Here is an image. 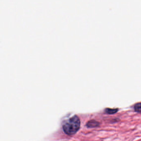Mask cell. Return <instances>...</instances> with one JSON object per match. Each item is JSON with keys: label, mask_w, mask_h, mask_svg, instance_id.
Segmentation results:
<instances>
[{"label": "cell", "mask_w": 141, "mask_h": 141, "mask_svg": "<svg viewBox=\"0 0 141 141\" xmlns=\"http://www.w3.org/2000/svg\"><path fill=\"white\" fill-rule=\"evenodd\" d=\"M80 121L77 116H74L67 120L63 125V130L66 134L73 135L79 129Z\"/></svg>", "instance_id": "cell-1"}, {"label": "cell", "mask_w": 141, "mask_h": 141, "mask_svg": "<svg viewBox=\"0 0 141 141\" xmlns=\"http://www.w3.org/2000/svg\"><path fill=\"white\" fill-rule=\"evenodd\" d=\"M99 125V123L94 120H92L87 122V126L89 127H96Z\"/></svg>", "instance_id": "cell-2"}, {"label": "cell", "mask_w": 141, "mask_h": 141, "mask_svg": "<svg viewBox=\"0 0 141 141\" xmlns=\"http://www.w3.org/2000/svg\"><path fill=\"white\" fill-rule=\"evenodd\" d=\"M118 108L116 109H111L109 108H106L105 110V112L108 114H114L118 112Z\"/></svg>", "instance_id": "cell-3"}, {"label": "cell", "mask_w": 141, "mask_h": 141, "mask_svg": "<svg viewBox=\"0 0 141 141\" xmlns=\"http://www.w3.org/2000/svg\"><path fill=\"white\" fill-rule=\"evenodd\" d=\"M135 111L138 113H141V103H136L134 106Z\"/></svg>", "instance_id": "cell-4"}]
</instances>
